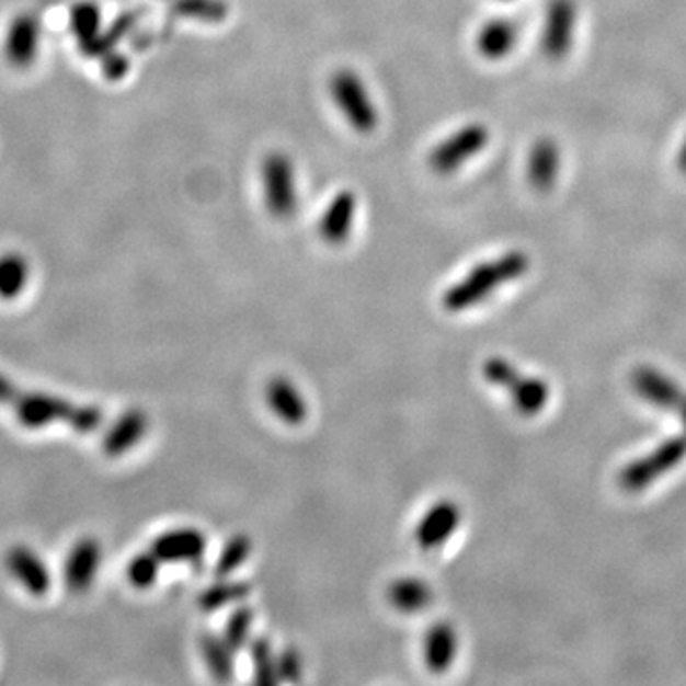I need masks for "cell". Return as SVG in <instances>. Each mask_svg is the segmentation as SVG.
<instances>
[{
    "label": "cell",
    "instance_id": "cell-18",
    "mask_svg": "<svg viewBox=\"0 0 686 686\" xmlns=\"http://www.w3.org/2000/svg\"><path fill=\"white\" fill-rule=\"evenodd\" d=\"M387 597H389V603L397 610L407 614L422 613L425 606L431 605V599H433L430 585L422 582V580H418V578H401V580H397V582L389 585Z\"/></svg>",
    "mask_w": 686,
    "mask_h": 686
},
{
    "label": "cell",
    "instance_id": "cell-6",
    "mask_svg": "<svg viewBox=\"0 0 686 686\" xmlns=\"http://www.w3.org/2000/svg\"><path fill=\"white\" fill-rule=\"evenodd\" d=\"M576 0H549L541 22V54L551 61L569 58L576 43Z\"/></svg>",
    "mask_w": 686,
    "mask_h": 686
},
{
    "label": "cell",
    "instance_id": "cell-26",
    "mask_svg": "<svg viewBox=\"0 0 686 686\" xmlns=\"http://www.w3.org/2000/svg\"><path fill=\"white\" fill-rule=\"evenodd\" d=\"M100 66H102V75L105 81L118 82L123 81L128 71H130V59L126 58L123 52L113 48V50L107 52L105 56L100 58Z\"/></svg>",
    "mask_w": 686,
    "mask_h": 686
},
{
    "label": "cell",
    "instance_id": "cell-3",
    "mask_svg": "<svg viewBox=\"0 0 686 686\" xmlns=\"http://www.w3.org/2000/svg\"><path fill=\"white\" fill-rule=\"evenodd\" d=\"M330 95L347 125L358 134H373L378 128V111L363 79L353 69H338L330 77Z\"/></svg>",
    "mask_w": 686,
    "mask_h": 686
},
{
    "label": "cell",
    "instance_id": "cell-28",
    "mask_svg": "<svg viewBox=\"0 0 686 686\" xmlns=\"http://www.w3.org/2000/svg\"><path fill=\"white\" fill-rule=\"evenodd\" d=\"M134 580L138 582L139 585L151 584L153 582L155 572H157V564H155L153 559H141V561L134 567Z\"/></svg>",
    "mask_w": 686,
    "mask_h": 686
},
{
    "label": "cell",
    "instance_id": "cell-29",
    "mask_svg": "<svg viewBox=\"0 0 686 686\" xmlns=\"http://www.w3.org/2000/svg\"><path fill=\"white\" fill-rule=\"evenodd\" d=\"M675 167H677L681 174L686 178V132L685 136L681 138L679 146H677V153H675Z\"/></svg>",
    "mask_w": 686,
    "mask_h": 686
},
{
    "label": "cell",
    "instance_id": "cell-1",
    "mask_svg": "<svg viewBox=\"0 0 686 686\" xmlns=\"http://www.w3.org/2000/svg\"><path fill=\"white\" fill-rule=\"evenodd\" d=\"M530 270V258L521 250H510L490 262H482L469 271L460 283L450 286L443 296V307L450 313H460L496 293L500 286L513 283Z\"/></svg>",
    "mask_w": 686,
    "mask_h": 686
},
{
    "label": "cell",
    "instance_id": "cell-19",
    "mask_svg": "<svg viewBox=\"0 0 686 686\" xmlns=\"http://www.w3.org/2000/svg\"><path fill=\"white\" fill-rule=\"evenodd\" d=\"M172 12L201 23H224L229 18L226 0H172Z\"/></svg>",
    "mask_w": 686,
    "mask_h": 686
},
{
    "label": "cell",
    "instance_id": "cell-10",
    "mask_svg": "<svg viewBox=\"0 0 686 686\" xmlns=\"http://www.w3.org/2000/svg\"><path fill=\"white\" fill-rule=\"evenodd\" d=\"M357 197L353 191H338L336 195L330 198L319 221V235L322 241L329 242L332 247H340L347 241L353 233V226L357 218Z\"/></svg>",
    "mask_w": 686,
    "mask_h": 686
},
{
    "label": "cell",
    "instance_id": "cell-16",
    "mask_svg": "<svg viewBox=\"0 0 686 686\" xmlns=\"http://www.w3.org/2000/svg\"><path fill=\"white\" fill-rule=\"evenodd\" d=\"M206 541L197 530H178L155 544V553L164 561H195L205 553Z\"/></svg>",
    "mask_w": 686,
    "mask_h": 686
},
{
    "label": "cell",
    "instance_id": "cell-9",
    "mask_svg": "<svg viewBox=\"0 0 686 686\" xmlns=\"http://www.w3.org/2000/svg\"><path fill=\"white\" fill-rule=\"evenodd\" d=\"M562 153L556 139L538 138L526 155V180L536 193H549L561 175Z\"/></svg>",
    "mask_w": 686,
    "mask_h": 686
},
{
    "label": "cell",
    "instance_id": "cell-8",
    "mask_svg": "<svg viewBox=\"0 0 686 686\" xmlns=\"http://www.w3.org/2000/svg\"><path fill=\"white\" fill-rule=\"evenodd\" d=\"M43 44V23L33 12H20L8 23L2 56L8 66L25 71L35 66Z\"/></svg>",
    "mask_w": 686,
    "mask_h": 686
},
{
    "label": "cell",
    "instance_id": "cell-30",
    "mask_svg": "<svg viewBox=\"0 0 686 686\" xmlns=\"http://www.w3.org/2000/svg\"><path fill=\"white\" fill-rule=\"evenodd\" d=\"M681 420H683V424H685V437H686V402L683 404V409L679 410Z\"/></svg>",
    "mask_w": 686,
    "mask_h": 686
},
{
    "label": "cell",
    "instance_id": "cell-4",
    "mask_svg": "<svg viewBox=\"0 0 686 686\" xmlns=\"http://www.w3.org/2000/svg\"><path fill=\"white\" fill-rule=\"evenodd\" d=\"M482 376L492 386L505 387L512 395L513 407L523 416L540 414L549 401V386L541 378H530L502 357L484 361Z\"/></svg>",
    "mask_w": 686,
    "mask_h": 686
},
{
    "label": "cell",
    "instance_id": "cell-17",
    "mask_svg": "<svg viewBox=\"0 0 686 686\" xmlns=\"http://www.w3.org/2000/svg\"><path fill=\"white\" fill-rule=\"evenodd\" d=\"M69 30L79 50L92 43L103 31V12L95 0H79L69 10Z\"/></svg>",
    "mask_w": 686,
    "mask_h": 686
},
{
    "label": "cell",
    "instance_id": "cell-2",
    "mask_svg": "<svg viewBox=\"0 0 686 686\" xmlns=\"http://www.w3.org/2000/svg\"><path fill=\"white\" fill-rule=\"evenodd\" d=\"M263 203L267 213L278 221L294 218L298 213V180L288 155L273 151L262 162Z\"/></svg>",
    "mask_w": 686,
    "mask_h": 686
},
{
    "label": "cell",
    "instance_id": "cell-7",
    "mask_svg": "<svg viewBox=\"0 0 686 686\" xmlns=\"http://www.w3.org/2000/svg\"><path fill=\"white\" fill-rule=\"evenodd\" d=\"M686 456V437H675L658 446L654 453L644 456L641 460L629 464L621 469L618 482L628 492H639L649 487L650 482L660 479L665 471L677 468Z\"/></svg>",
    "mask_w": 686,
    "mask_h": 686
},
{
    "label": "cell",
    "instance_id": "cell-14",
    "mask_svg": "<svg viewBox=\"0 0 686 686\" xmlns=\"http://www.w3.org/2000/svg\"><path fill=\"white\" fill-rule=\"evenodd\" d=\"M265 397L275 416L281 418L285 424L300 425L306 422L307 402L293 381L286 380L283 376L273 378L267 384Z\"/></svg>",
    "mask_w": 686,
    "mask_h": 686
},
{
    "label": "cell",
    "instance_id": "cell-12",
    "mask_svg": "<svg viewBox=\"0 0 686 686\" xmlns=\"http://www.w3.org/2000/svg\"><path fill=\"white\" fill-rule=\"evenodd\" d=\"M460 525V510L450 500H443L433 505L416 528V541L420 548L435 549L443 546Z\"/></svg>",
    "mask_w": 686,
    "mask_h": 686
},
{
    "label": "cell",
    "instance_id": "cell-27",
    "mask_svg": "<svg viewBox=\"0 0 686 686\" xmlns=\"http://www.w3.org/2000/svg\"><path fill=\"white\" fill-rule=\"evenodd\" d=\"M301 658L298 654V650L288 647L283 650L277 656V673L278 679L286 681V683H298L301 679Z\"/></svg>",
    "mask_w": 686,
    "mask_h": 686
},
{
    "label": "cell",
    "instance_id": "cell-22",
    "mask_svg": "<svg viewBox=\"0 0 686 686\" xmlns=\"http://www.w3.org/2000/svg\"><path fill=\"white\" fill-rule=\"evenodd\" d=\"M27 281V262L20 254H4L0 258V296L12 298L22 293Z\"/></svg>",
    "mask_w": 686,
    "mask_h": 686
},
{
    "label": "cell",
    "instance_id": "cell-23",
    "mask_svg": "<svg viewBox=\"0 0 686 686\" xmlns=\"http://www.w3.org/2000/svg\"><path fill=\"white\" fill-rule=\"evenodd\" d=\"M250 592H252V585L247 584V582H221V584L213 585L210 590H206L198 603L206 613H213L216 608H221L229 603L247 599Z\"/></svg>",
    "mask_w": 686,
    "mask_h": 686
},
{
    "label": "cell",
    "instance_id": "cell-31",
    "mask_svg": "<svg viewBox=\"0 0 686 686\" xmlns=\"http://www.w3.org/2000/svg\"><path fill=\"white\" fill-rule=\"evenodd\" d=\"M502 2H512V0H502Z\"/></svg>",
    "mask_w": 686,
    "mask_h": 686
},
{
    "label": "cell",
    "instance_id": "cell-15",
    "mask_svg": "<svg viewBox=\"0 0 686 686\" xmlns=\"http://www.w3.org/2000/svg\"><path fill=\"white\" fill-rule=\"evenodd\" d=\"M458 650V637L448 621H437L425 633V664L433 673H443L453 665Z\"/></svg>",
    "mask_w": 686,
    "mask_h": 686
},
{
    "label": "cell",
    "instance_id": "cell-5",
    "mask_svg": "<svg viewBox=\"0 0 686 686\" xmlns=\"http://www.w3.org/2000/svg\"><path fill=\"white\" fill-rule=\"evenodd\" d=\"M490 144V130L482 123H469L431 149L427 162L437 175H453L461 170L466 162L475 159Z\"/></svg>",
    "mask_w": 686,
    "mask_h": 686
},
{
    "label": "cell",
    "instance_id": "cell-20",
    "mask_svg": "<svg viewBox=\"0 0 686 686\" xmlns=\"http://www.w3.org/2000/svg\"><path fill=\"white\" fill-rule=\"evenodd\" d=\"M203 654H205L206 664L210 667L214 677L218 681H231L235 675L233 650L227 647L224 639L208 636L203 637Z\"/></svg>",
    "mask_w": 686,
    "mask_h": 686
},
{
    "label": "cell",
    "instance_id": "cell-13",
    "mask_svg": "<svg viewBox=\"0 0 686 686\" xmlns=\"http://www.w3.org/2000/svg\"><path fill=\"white\" fill-rule=\"evenodd\" d=\"M518 27L517 23L510 18H494L482 25L475 44L477 52L489 61H500L512 56L517 48Z\"/></svg>",
    "mask_w": 686,
    "mask_h": 686
},
{
    "label": "cell",
    "instance_id": "cell-25",
    "mask_svg": "<svg viewBox=\"0 0 686 686\" xmlns=\"http://www.w3.org/2000/svg\"><path fill=\"white\" fill-rule=\"evenodd\" d=\"M252 624H254L252 608L250 606L237 608L227 620L226 633H224V641H226L227 647L233 652L244 649V644L249 643Z\"/></svg>",
    "mask_w": 686,
    "mask_h": 686
},
{
    "label": "cell",
    "instance_id": "cell-21",
    "mask_svg": "<svg viewBox=\"0 0 686 686\" xmlns=\"http://www.w3.org/2000/svg\"><path fill=\"white\" fill-rule=\"evenodd\" d=\"M250 656L254 665V681L258 685H278L277 656L273 654L270 639L267 637H256L250 643Z\"/></svg>",
    "mask_w": 686,
    "mask_h": 686
},
{
    "label": "cell",
    "instance_id": "cell-24",
    "mask_svg": "<svg viewBox=\"0 0 686 686\" xmlns=\"http://www.w3.org/2000/svg\"><path fill=\"white\" fill-rule=\"evenodd\" d=\"M252 551V540L247 534H237L231 540L227 541L226 548L219 556L218 564H216V576L227 578L233 574L235 570L247 561Z\"/></svg>",
    "mask_w": 686,
    "mask_h": 686
},
{
    "label": "cell",
    "instance_id": "cell-11",
    "mask_svg": "<svg viewBox=\"0 0 686 686\" xmlns=\"http://www.w3.org/2000/svg\"><path fill=\"white\" fill-rule=\"evenodd\" d=\"M631 384L639 397H643L644 401H649L658 409L679 412L686 402V393H683V389L675 381L647 366L637 368L631 376Z\"/></svg>",
    "mask_w": 686,
    "mask_h": 686
}]
</instances>
